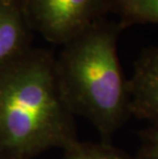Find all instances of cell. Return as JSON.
Wrapping results in <instances>:
<instances>
[{"instance_id":"1","label":"cell","mask_w":158,"mask_h":159,"mask_svg":"<svg viewBox=\"0 0 158 159\" xmlns=\"http://www.w3.org/2000/svg\"><path fill=\"white\" fill-rule=\"evenodd\" d=\"M55 60L46 50L31 47L0 68V159H32L78 141Z\"/></svg>"},{"instance_id":"2","label":"cell","mask_w":158,"mask_h":159,"mask_svg":"<svg viewBox=\"0 0 158 159\" xmlns=\"http://www.w3.org/2000/svg\"><path fill=\"white\" fill-rule=\"evenodd\" d=\"M123 30L118 21L101 19L65 43L55 60L69 110L88 120L106 143L132 117L127 79L117 52Z\"/></svg>"},{"instance_id":"3","label":"cell","mask_w":158,"mask_h":159,"mask_svg":"<svg viewBox=\"0 0 158 159\" xmlns=\"http://www.w3.org/2000/svg\"><path fill=\"white\" fill-rule=\"evenodd\" d=\"M31 30L64 45L108 11L107 0H16Z\"/></svg>"},{"instance_id":"4","label":"cell","mask_w":158,"mask_h":159,"mask_svg":"<svg viewBox=\"0 0 158 159\" xmlns=\"http://www.w3.org/2000/svg\"><path fill=\"white\" fill-rule=\"evenodd\" d=\"M127 85L132 116L158 123V45L143 50Z\"/></svg>"},{"instance_id":"5","label":"cell","mask_w":158,"mask_h":159,"mask_svg":"<svg viewBox=\"0 0 158 159\" xmlns=\"http://www.w3.org/2000/svg\"><path fill=\"white\" fill-rule=\"evenodd\" d=\"M30 27L16 0H0V68L31 48Z\"/></svg>"},{"instance_id":"6","label":"cell","mask_w":158,"mask_h":159,"mask_svg":"<svg viewBox=\"0 0 158 159\" xmlns=\"http://www.w3.org/2000/svg\"><path fill=\"white\" fill-rule=\"evenodd\" d=\"M107 4L123 29L138 24L158 25V0H107Z\"/></svg>"},{"instance_id":"7","label":"cell","mask_w":158,"mask_h":159,"mask_svg":"<svg viewBox=\"0 0 158 159\" xmlns=\"http://www.w3.org/2000/svg\"><path fill=\"white\" fill-rule=\"evenodd\" d=\"M64 151L62 159H134L110 143L77 141Z\"/></svg>"},{"instance_id":"8","label":"cell","mask_w":158,"mask_h":159,"mask_svg":"<svg viewBox=\"0 0 158 159\" xmlns=\"http://www.w3.org/2000/svg\"><path fill=\"white\" fill-rule=\"evenodd\" d=\"M134 159H158V123L141 131L140 147Z\"/></svg>"}]
</instances>
